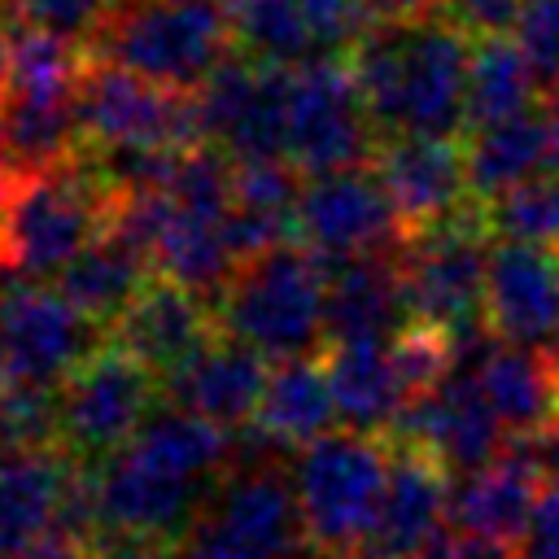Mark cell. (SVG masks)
I'll return each instance as SVG.
<instances>
[{
  "label": "cell",
  "mask_w": 559,
  "mask_h": 559,
  "mask_svg": "<svg viewBox=\"0 0 559 559\" xmlns=\"http://www.w3.org/2000/svg\"><path fill=\"white\" fill-rule=\"evenodd\" d=\"M323 367H328V384H332L341 424L354 432H367V437H393L402 411L415 397L393 341L332 345Z\"/></svg>",
  "instance_id": "cell-20"
},
{
  "label": "cell",
  "mask_w": 559,
  "mask_h": 559,
  "mask_svg": "<svg viewBox=\"0 0 559 559\" xmlns=\"http://www.w3.org/2000/svg\"><path fill=\"white\" fill-rule=\"evenodd\" d=\"M546 79L511 35L472 39V66H467V131L480 122H498L511 114H524L537 105Z\"/></svg>",
  "instance_id": "cell-29"
},
{
  "label": "cell",
  "mask_w": 559,
  "mask_h": 559,
  "mask_svg": "<svg viewBox=\"0 0 559 559\" xmlns=\"http://www.w3.org/2000/svg\"><path fill=\"white\" fill-rule=\"evenodd\" d=\"M114 205L118 197L87 157L13 175L0 205V266L31 280H57L61 266L114 223Z\"/></svg>",
  "instance_id": "cell-3"
},
{
  "label": "cell",
  "mask_w": 559,
  "mask_h": 559,
  "mask_svg": "<svg viewBox=\"0 0 559 559\" xmlns=\"http://www.w3.org/2000/svg\"><path fill=\"white\" fill-rule=\"evenodd\" d=\"M411 559H515V550H511V542L454 528V533H437V537H432L424 550H415Z\"/></svg>",
  "instance_id": "cell-39"
},
{
  "label": "cell",
  "mask_w": 559,
  "mask_h": 559,
  "mask_svg": "<svg viewBox=\"0 0 559 559\" xmlns=\"http://www.w3.org/2000/svg\"><path fill=\"white\" fill-rule=\"evenodd\" d=\"M489 223L485 205L437 227L406 231L397 245L411 323L437 328L450 341L472 336L485 323V275H489Z\"/></svg>",
  "instance_id": "cell-7"
},
{
  "label": "cell",
  "mask_w": 559,
  "mask_h": 559,
  "mask_svg": "<svg viewBox=\"0 0 559 559\" xmlns=\"http://www.w3.org/2000/svg\"><path fill=\"white\" fill-rule=\"evenodd\" d=\"M0 380H9V354H4V323H0Z\"/></svg>",
  "instance_id": "cell-45"
},
{
  "label": "cell",
  "mask_w": 559,
  "mask_h": 559,
  "mask_svg": "<svg viewBox=\"0 0 559 559\" xmlns=\"http://www.w3.org/2000/svg\"><path fill=\"white\" fill-rule=\"evenodd\" d=\"M524 0H445V17L467 35V39H493L515 31Z\"/></svg>",
  "instance_id": "cell-37"
},
{
  "label": "cell",
  "mask_w": 559,
  "mask_h": 559,
  "mask_svg": "<svg viewBox=\"0 0 559 559\" xmlns=\"http://www.w3.org/2000/svg\"><path fill=\"white\" fill-rule=\"evenodd\" d=\"M319 559H345V555H319Z\"/></svg>",
  "instance_id": "cell-47"
},
{
  "label": "cell",
  "mask_w": 559,
  "mask_h": 559,
  "mask_svg": "<svg viewBox=\"0 0 559 559\" xmlns=\"http://www.w3.org/2000/svg\"><path fill=\"white\" fill-rule=\"evenodd\" d=\"M79 87L70 92H35V87H0V148L17 175L48 170L74 157L79 135Z\"/></svg>",
  "instance_id": "cell-24"
},
{
  "label": "cell",
  "mask_w": 559,
  "mask_h": 559,
  "mask_svg": "<svg viewBox=\"0 0 559 559\" xmlns=\"http://www.w3.org/2000/svg\"><path fill=\"white\" fill-rule=\"evenodd\" d=\"M0 323L9 380L31 389H57L92 349H100L105 328L87 319L52 280L13 275L0 266Z\"/></svg>",
  "instance_id": "cell-11"
},
{
  "label": "cell",
  "mask_w": 559,
  "mask_h": 559,
  "mask_svg": "<svg viewBox=\"0 0 559 559\" xmlns=\"http://www.w3.org/2000/svg\"><path fill=\"white\" fill-rule=\"evenodd\" d=\"M83 148H192L201 144L192 92L140 79L105 57H87L79 79Z\"/></svg>",
  "instance_id": "cell-10"
},
{
  "label": "cell",
  "mask_w": 559,
  "mask_h": 559,
  "mask_svg": "<svg viewBox=\"0 0 559 559\" xmlns=\"http://www.w3.org/2000/svg\"><path fill=\"white\" fill-rule=\"evenodd\" d=\"M162 397V376L109 341L57 384V450L74 463H100L144 428Z\"/></svg>",
  "instance_id": "cell-8"
},
{
  "label": "cell",
  "mask_w": 559,
  "mask_h": 559,
  "mask_svg": "<svg viewBox=\"0 0 559 559\" xmlns=\"http://www.w3.org/2000/svg\"><path fill=\"white\" fill-rule=\"evenodd\" d=\"M450 489L454 476L432 454L393 441L384 498L358 559H411L415 550H424L450 520Z\"/></svg>",
  "instance_id": "cell-15"
},
{
  "label": "cell",
  "mask_w": 559,
  "mask_h": 559,
  "mask_svg": "<svg viewBox=\"0 0 559 559\" xmlns=\"http://www.w3.org/2000/svg\"><path fill=\"white\" fill-rule=\"evenodd\" d=\"M253 424L280 450H301V445L328 437L341 424V415H336V397H332L323 358L314 362V354H301V358L271 362V376H266L262 406H258Z\"/></svg>",
  "instance_id": "cell-26"
},
{
  "label": "cell",
  "mask_w": 559,
  "mask_h": 559,
  "mask_svg": "<svg viewBox=\"0 0 559 559\" xmlns=\"http://www.w3.org/2000/svg\"><path fill=\"white\" fill-rule=\"evenodd\" d=\"M480 393L511 432V441L542 432L559 415V367L546 345H520L493 336L472 362Z\"/></svg>",
  "instance_id": "cell-22"
},
{
  "label": "cell",
  "mask_w": 559,
  "mask_h": 559,
  "mask_svg": "<svg viewBox=\"0 0 559 559\" xmlns=\"http://www.w3.org/2000/svg\"><path fill=\"white\" fill-rule=\"evenodd\" d=\"M17 559H92V546H87L83 537H74V533L52 528V533H44L39 542H31Z\"/></svg>",
  "instance_id": "cell-41"
},
{
  "label": "cell",
  "mask_w": 559,
  "mask_h": 559,
  "mask_svg": "<svg viewBox=\"0 0 559 559\" xmlns=\"http://www.w3.org/2000/svg\"><path fill=\"white\" fill-rule=\"evenodd\" d=\"M485 323L502 341L546 345L559 328V249L493 236L485 275Z\"/></svg>",
  "instance_id": "cell-16"
},
{
  "label": "cell",
  "mask_w": 559,
  "mask_h": 559,
  "mask_svg": "<svg viewBox=\"0 0 559 559\" xmlns=\"http://www.w3.org/2000/svg\"><path fill=\"white\" fill-rule=\"evenodd\" d=\"M323 328H328V345L393 341L402 328H411L397 249H380L328 266Z\"/></svg>",
  "instance_id": "cell-19"
},
{
  "label": "cell",
  "mask_w": 559,
  "mask_h": 559,
  "mask_svg": "<svg viewBox=\"0 0 559 559\" xmlns=\"http://www.w3.org/2000/svg\"><path fill=\"white\" fill-rule=\"evenodd\" d=\"M162 559H275V555H266L262 546L236 537V533L223 528L218 520L201 515L179 542H170V546L162 550Z\"/></svg>",
  "instance_id": "cell-36"
},
{
  "label": "cell",
  "mask_w": 559,
  "mask_h": 559,
  "mask_svg": "<svg viewBox=\"0 0 559 559\" xmlns=\"http://www.w3.org/2000/svg\"><path fill=\"white\" fill-rule=\"evenodd\" d=\"M515 559H559V485H542L537 511L515 542Z\"/></svg>",
  "instance_id": "cell-38"
},
{
  "label": "cell",
  "mask_w": 559,
  "mask_h": 559,
  "mask_svg": "<svg viewBox=\"0 0 559 559\" xmlns=\"http://www.w3.org/2000/svg\"><path fill=\"white\" fill-rule=\"evenodd\" d=\"M153 280V262L148 253L122 231V227H105L79 258H70L61 266V275L52 280L87 319H96L105 332L109 323L135 301V293Z\"/></svg>",
  "instance_id": "cell-25"
},
{
  "label": "cell",
  "mask_w": 559,
  "mask_h": 559,
  "mask_svg": "<svg viewBox=\"0 0 559 559\" xmlns=\"http://www.w3.org/2000/svg\"><path fill=\"white\" fill-rule=\"evenodd\" d=\"M463 162H467L472 197L480 205L511 192L515 183L550 170L542 105H533L524 114H511V118H498V122L472 127L467 140H463Z\"/></svg>",
  "instance_id": "cell-27"
},
{
  "label": "cell",
  "mask_w": 559,
  "mask_h": 559,
  "mask_svg": "<svg viewBox=\"0 0 559 559\" xmlns=\"http://www.w3.org/2000/svg\"><path fill=\"white\" fill-rule=\"evenodd\" d=\"M389 480V450L367 432H328L297 450L293 485L306 520V537L319 555L358 559L371 537Z\"/></svg>",
  "instance_id": "cell-6"
},
{
  "label": "cell",
  "mask_w": 559,
  "mask_h": 559,
  "mask_svg": "<svg viewBox=\"0 0 559 559\" xmlns=\"http://www.w3.org/2000/svg\"><path fill=\"white\" fill-rule=\"evenodd\" d=\"M9 61H13V35H9V26H4V17H0V87H4V79H9Z\"/></svg>",
  "instance_id": "cell-44"
},
{
  "label": "cell",
  "mask_w": 559,
  "mask_h": 559,
  "mask_svg": "<svg viewBox=\"0 0 559 559\" xmlns=\"http://www.w3.org/2000/svg\"><path fill=\"white\" fill-rule=\"evenodd\" d=\"M489 236L559 249V170H542L511 192L485 201Z\"/></svg>",
  "instance_id": "cell-31"
},
{
  "label": "cell",
  "mask_w": 559,
  "mask_h": 559,
  "mask_svg": "<svg viewBox=\"0 0 559 559\" xmlns=\"http://www.w3.org/2000/svg\"><path fill=\"white\" fill-rule=\"evenodd\" d=\"M236 48L223 0H118L92 57L140 79L192 92Z\"/></svg>",
  "instance_id": "cell-5"
},
{
  "label": "cell",
  "mask_w": 559,
  "mask_h": 559,
  "mask_svg": "<svg viewBox=\"0 0 559 559\" xmlns=\"http://www.w3.org/2000/svg\"><path fill=\"white\" fill-rule=\"evenodd\" d=\"M266 376L271 358L218 328L170 380H162V389L166 397H175V406H188L192 415L236 432L258 419Z\"/></svg>",
  "instance_id": "cell-18"
},
{
  "label": "cell",
  "mask_w": 559,
  "mask_h": 559,
  "mask_svg": "<svg viewBox=\"0 0 559 559\" xmlns=\"http://www.w3.org/2000/svg\"><path fill=\"white\" fill-rule=\"evenodd\" d=\"M301 179L306 175L284 157H275V162H236L227 227H231L236 249L245 258L293 240Z\"/></svg>",
  "instance_id": "cell-28"
},
{
  "label": "cell",
  "mask_w": 559,
  "mask_h": 559,
  "mask_svg": "<svg viewBox=\"0 0 559 559\" xmlns=\"http://www.w3.org/2000/svg\"><path fill=\"white\" fill-rule=\"evenodd\" d=\"M402 236L406 227L376 166H349L301 179L293 240H301L328 266L345 258L397 249Z\"/></svg>",
  "instance_id": "cell-12"
},
{
  "label": "cell",
  "mask_w": 559,
  "mask_h": 559,
  "mask_svg": "<svg viewBox=\"0 0 559 559\" xmlns=\"http://www.w3.org/2000/svg\"><path fill=\"white\" fill-rule=\"evenodd\" d=\"M301 13L319 57H349L362 35L380 22L371 0H301Z\"/></svg>",
  "instance_id": "cell-34"
},
{
  "label": "cell",
  "mask_w": 559,
  "mask_h": 559,
  "mask_svg": "<svg viewBox=\"0 0 559 559\" xmlns=\"http://www.w3.org/2000/svg\"><path fill=\"white\" fill-rule=\"evenodd\" d=\"M114 4L118 0H4V13L26 31H48L92 52Z\"/></svg>",
  "instance_id": "cell-33"
},
{
  "label": "cell",
  "mask_w": 559,
  "mask_h": 559,
  "mask_svg": "<svg viewBox=\"0 0 559 559\" xmlns=\"http://www.w3.org/2000/svg\"><path fill=\"white\" fill-rule=\"evenodd\" d=\"M83 467L96 507L92 542L109 533L166 550L205 515L231 467V432L188 406H157L127 445Z\"/></svg>",
  "instance_id": "cell-1"
},
{
  "label": "cell",
  "mask_w": 559,
  "mask_h": 559,
  "mask_svg": "<svg viewBox=\"0 0 559 559\" xmlns=\"http://www.w3.org/2000/svg\"><path fill=\"white\" fill-rule=\"evenodd\" d=\"M542 472L524 441H511L493 463L454 476L450 489V520L454 528L485 533L498 542H520L528 528L537 498H542Z\"/></svg>",
  "instance_id": "cell-21"
},
{
  "label": "cell",
  "mask_w": 559,
  "mask_h": 559,
  "mask_svg": "<svg viewBox=\"0 0 559 559\" xmlns=\"http://www.w3.org/2000/svg\"><path fill=\"white\" fill-rule=\"evenodd\" d=\"M546 354H550V358H555V367H559V328H555V336L546 341Z\"/></svg>",
  "instance_id": "cell-46"
},
{
  "label": "cell",
  "mask_w": 559,
  "mask_h": 559,
  "mask_svg": "<svg viewBox=\"0 0 559 559\" xmlns=\"http://www.w3.org/2000/svg\"><path fill=\"white\" fill-rule=\"evenodd\" d=\"M380 127L367 114L349 57H310L288 83V162L301 175L371 166Z\"/></svg>",
  "instance_id": "cell-9"
},
{
  "label": "cell",
  "mask_w": 559,
  "mask_h": 559,
  "mask_svg": "<svg viewBox=\"0 0 559 559\" xmlns=\"http://www.w3.org/2000/svg\"><path fill=\"white\" fill-rule=\"evenodd\" d=\"M74 472L79 463L57 445L0 463V559H17L57 528Z\"/></svg>",
  "instance_id": "cell-23"
},
{
  "label": "cell",
  "mask_w": 559,
  "mask_h": 559,
  "mask_svg": "<svg viewBox=\"0 0 559 559\" xmlns=\"http://www.w3.org/2000/svg\"><path fill=\"white\" fill-rule=\"evenodd\" d=\"M542 118H546V148H550V170H559V83H550L546 100H542Z\"/></svg>",
  "instance_id": "cell-43"
},
{
  "label": "cell",
  "mask_w": 559,
  "mask_h": 559,
  "mask_svg": "<svg viewBox=\"0 0 559 559\" xmlns=\"http://www.w3.org/2000/svg\"><path fill=\"white\" fill-rule=\"evenodd\" d=\"M520 441L528 445V454H533V463H537L542 480H546V485H559V415H555L542 432L520 437Z\"/></svg>",
  "instance_id": "cell-40"
},
{
  "label": "cell",
  "mask_w": 559,
  "mask_h": 559,
  "mask_svg": "<svg viewBox=\"0 0 559 559\" xmlns=\"http://www.w3.org/2000/svg\"><path fill=\"white\" fill-rule=\"evenodd\" d=\"M231 39L240 52L266 66H301L314 52V35L306 26L301 0H223Z\"/></svg>",
  "instance_id": "cell-30"
},
{
  "label": "cell",
  "mask_w": 559,
  "mask_h": 559,
  "mask_svg": "<svg viewBox=\"0 0 559 559\" xmlns=\"http://www.w3.org/2000/svg\"><path fill=\"white\" fill-rule=\"evenodd\" d=\"M358 92L384 140L393 135H441L467 131V66L472 39L445 17L376 22L349 52Z\"/></svg>",
  "instance_id": "cell-2"
},
{
  "label": "cell",
  "mask_w": 559,
  "mask_h": 559,
  "mask_svg": "<svg viewBox=\"0 0 559 559\" xmlns=\"http://www.w3.org/2000/svg\"><path fill=\"white\" fill-rule=\"evenodd\" d=\"M214 332H218L214 306L201 293L162 275H153L135 293V301L109 323V341L135 354L162 380H170Z\"/></svg>",
  "instance_id": "cell-17"
},
{
  "label": "cell",
  "mask_w": 559,
  "mask_h": 559,
  "mask_svg": "<svg viewBox=\"0 0 559 559\" xmlns=\"http://www.w3.org/2000/svg\"><path fill=\"white\" fill-rule=\"evenodd\" d=\"M323 297L328 262L314 258L301 240H284L236 266L231 284L214 301V314L223 332L280 362L314 354V345L328 341Z\"/></svg>",
  "instance_id": "cell-4"
},
{
  "label": "cell",
  "mask_w": 559,
  "mask_h": 559,
  "mask_svg": "<svg viewBox=\"0 0 559 559\" xmlns=\"http://www.w3.org/2000/svg\"><path fill=\"white\" fill-rule=\"evenodd\" d=\"M397 205V218L406 231L437 227L445 218L467 214L480 205L467 183V162L459 140L441 135H393L380 144L371 162Z\"/></svg>",
  "instance_id": "cell-14"
},
{
  "label": "cell",
  "mask_w": 559,
  "mask_h": 559,
  "mask_svg": "<svg viewBox=\"0 0 559 559\" xmlns=\"http://www.w3.org/2000/svg\"><path fill=\"white\" fill-rule=\"evenodd\" d=\"M389 441L415 445L432 454L450 476H463L493 463L511 445V432L502 428L489 397L480 393L476 371L467 362H454L432 389L411 397Z\"/></svg>",
  "instance_id": "cell-13"
},
{
  "label": "cell",
  "mask_w": 559,
  "mask_h": 559,
  "mask_svg": "<svg viewBox=\"0 0 559 559\" xmlns=\"http://www.w3.org/2000/svg\"><path fill=\"white\" fill-rule=\"evenodd\" d=\"M57 445V389L0 380V463Z\"/></svg>",
  "instance_id": "cell-32"
},
{
  "label": "cell",
  "mask_w": 559,
  "mask_h": 559,
  "mask_svg": "<svg viewBox=\"0 0 559 559\" xmlns=\"http://www.w3.org/2000/svg\"><path fill=\"white\" fill-rule=\"evenodd\" d=\"M511 35L528 52V61L546 79V87L559 83V0H524Z\"/></svg>",
  "instance_id": "cell-35"
},
{
  "label": "cell",
  "mask_w": 559,
  "mask_h": 559,
  "mask_svg": "<svg viewBox=\"0 0 559 559\" xmlns=\"http://www.w3.org/2000/svg\"><path fill=\"white\" fill-rule=\"evenodd\" d=\"M376 17L380 22H402V17H428V13H441L445 0H371Z\"/></svg>",
  "instance_id": "cell-42"
}]
</instances>
